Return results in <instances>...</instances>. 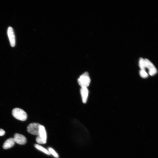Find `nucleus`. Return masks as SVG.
Returning <instances> with one entry per match:
<instances>
[{"label":"nucleus","mask_w":158,"mask_h":158,"mask_svg":"<svg viewBox=\"0 0 158 158\" xmlns=\"http://www.w3.org/2000/svg\"><path fill=\"white\" fill-rule=\"evenodd\" d=\"M91 82L90 78L88 73L86 72L79 77L78 82L81 87L87 88L90 85Z\"/></svg>","instance_id":"f257e3e1"},{"label":"nucleus","mask_w":158,"mask_h":158,"mask_svg":"<svg viewBox=\"0 0 158 158\" xmlns=\"http://www.w3.org/2000/svg\"><path fill=\"white\" fill-rule=\"evenodd\" d=\"M12 114L16 119L21 121H25L27 118V114L23 110L18 108L13 109Z\"/></svg>","instance_id":"f03ea898"},{"label":"nucleus","mask_w":158,"mask_h":158,"mask_svg":"<svg viewBox=\"0 0 158 158\" xmlns=\"http://www.w3.org/2000/svg\"><path fill=\"white\" fill-rule=\"evenodd\" d=\"M41 125L37 123L30 124L27 127L28 132L31 134L38 136L40 127Z\"/></svg>","instance_id":"7ed1b4c3"},{"label":"nucleus","mask_w":158,"mask_h":158,"mask_svg":"<svg viewBox=\"0 0 158 158\" xmlns=\"http://www.w3.org/2000/svg\"><path fill=\"white\" fill-rule=\"evenodd\" d=\"M146 68L149 70V74L151 76H153L157 73V70L154 64L149 59H145Z\"/></svg>","instance_id":"20e7f679"},{"label":"nucleus","mask_w":158,"mask_h":158,"mask_svg":"<svg viewBox=\"0 0 158 158\" xmlns=\"http://www.w3.org/2000/svg\"><path fill=\"white\" fill-rule=\"evenodd\" d=\"M7 34L11 46L12 47H15L16 44L14 30L11 27H9Z\"/></svg>","instance_id":"39448f33"},{"label":"nucleus","mask_w":158,"mask_h":158,"mask_svg":"<svg viewBox=\"0 0 158 158\" xmlns=\"http://www.w3.org/2000/svg\"><path fill=\"white\" fill-rule=\"evenodd\" d=\"M14 139L15 143L20 145H24L27 142V139L25 136L19 134L15 135Z\"/></svg>","instance_id":"423d86ee"},{"label":"nucleus","mask_w":158,"mask_h":158,"mask_svg":"<svg viewBox=\"0 0 158 158\" xmlns=\"http://www.w3.org/2000/svg\"><path fill=\"white\" fill-rule=\"evenodd\" d=\"M82 101L83 103L86 102L88 96L89 91L86 87H81L80 90Z\"/></svg>","instance_id":"0eeeda50"},{"label":"nucleus","mask_w":158,"mask_h":158,"mask_svg":"<svg viewBox=\"0 0 158 158\" xmlns=\"http://www.w3.org/2000/svg\"><path fill=\"white\" fill-rule=\"evenodd\" d=\"M15 143L14 138H9L5 141L3 148L5 149H10L14 145Z\"/></svg>","instance_id":"6e6552de"},{"label":"nucleus","mask_w":158,"mask_h":158,"mask_svg":"<svg viewBox=\"0 0 158 158\" xmlns=\"http://www.w3.org/2000/svg\"><path fill=\"white\" fill-rule=\"evenodd\" d=\"M38 136L44 141H47L46 131L45 127L43 125H41L40 127L39 134Z\"/></svg>","instance_id":"1a4fd4ad"},{"label":"nucleus","mask_w":158,"mask_h":158,"mask_svg":"<svg viewBox=\"0 0 158 158\" xmlns=\"http://www.w3.org/2000/svg\"><path fill=\"white\" fill-rule=\"evenodd\" d=\"M139 66L141 70H145L146 68V62L145 59L140 58L139 60Z\"/></svg>","instance_id":"9d476101"},{"label":"nucleus","mask_w":158,"mask_h":158,"mask_svg":"<svg viewBox=\"0 0 158 158\" xmlns=\"http://www.w3.org/2000/svg\"><path fill=\"white\" fill-rule=\"evenodd\" d=\"M35 147L37 150L42 152L47 155H50V154L49 151L42 146L38 144H35Z\"/></svg>","instance_id":"9b49d317"},{"label":"nucleus","mask_w":158,"mask_h":158,"mask_svg":"<svg viewBox=\"0 0 158 158\" xmlns=\"http://www.w3.org/2000/svg\"><path fill=\"white\" fill-rule=\"evenodd\" d=\"M139 74L143 78H147L149 76L148 74L145 70H141L139 72Z\"/></svg>","instance_id":"f8f14e48"},{"label":"nucleus","mask_w":158,"mask_h":158,"mask_svg":"<svg viewBox=\"0 0 158 158\" xmlns=\"http://www.w3.org/2000/svg\"><path fill=\"white\" fill-rule=\"evenodd\" d=\"M48 150L50 154L53 155L55 157L57 158H58L59 155L53 149L51 148H49L48 149Z\"/></svg>","instance_id":"ddd939ff"},{"label":"nucleus","mask_w":158,"mask_h":158,"mask_svg":"<svg viewBox=\"0 0 158 158\" xmlns=\"http://www.w3.org/2000/svg\"><path fill=\"white\" fill-rule=\"evenodd\" d=\"M36 141L37 143L40 144H46L47 142V141H44L40 138L38 136L36 139Z\"/></svg>","instance_id":"4468645a"},{"label":"nucleus","mask_w":158,"mask_h":158,"mask_svg":"<svg viewBox=\"0 0 158 158\" xmlns=\"http://www.w3.org/2000/svg\"><path fill=\"white\" fill-rule=\"evenodd\" d=\"M5 134V131L2 129H0V136H4Z\"/></svg>","instance_id":"2eb2a0df"}]
</instances>
